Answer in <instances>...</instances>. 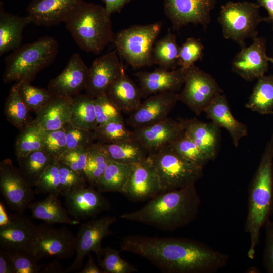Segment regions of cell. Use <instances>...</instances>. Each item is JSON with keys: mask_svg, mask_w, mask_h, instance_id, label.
Masks as SVG:
<instances>
[{"mask_svg": "<svg viewBox=\"0 0 273 273\" xmlns=\"http://www.w3.org/2000/svg\"><path fill=\"white\" fill-rule=\"evenodd\" d=\"M120 250L145 258L165 273H214L229 258L204 243L178 237L127 236Z\"/></svg>", "mask_w": 273, "mask_h": 273, "instance_id": "1", "label": "cell"}, {"mask_svg": "<svg viewBox=\"0 0 273 273\" xmlns=\"http://www.w3.org/2000/svg\"><path fill=\"white\" fill-rule=\"evenodd\" d=\"M195 184L161 192L140 209L121 218L168 231L185 226L197 218L201 204Z\"/></svg>", "mask_w": 273, "mask_h": 273, "instance_id": "2", "label": "cell"}, {"mask_svg": "<svg viewBox=\"0 0 273 273\" xmlns=\"http://www.w3.org/2000/svg\"><path fill=\"white\" fill-rule=\"evenodd\" d=\"M273 211V132L251 181L245 231L250 236L248 257L253 259L261 228Z\"/></svg>", "mask_w": 273, "mask_h": 273, "instance_id": "3", "label": "cell"}, {"mask_svg": "<svg viewBox=\"0 0 273 273\" xmlns=\"http://www.w3.org/2000/svg\"><path fill=\"white\" fill-rule=\"evenodd\" d=\"M65 23L78 46L87 52L99 54L108 44L114 42L110 16L101 5L81 1Z\"/></svg>", "mask_w": 273, "mask_h": 273, "instance_id": "4", "label": "cell"}, {"mask_svg": "<svg viewBox=\"0 0 273 273\" xmlns=\"http://www.w3.org/2000/svg\"><path fill=\"white\" fill-rule=\"evenodd\" d=\"M58 52V43L50 36L20 46L5 58L3 81L31 82L37 73L54 62Z\"/></svg>", "mask_w": 273, "mask_h": 273, "instance_id": "5", "label": "cell"}, {"mask_svg": "<svg viewBox=\"0 0 273 273\" xmlns=\"http://www.w3.org/2000/svg\"><path fill=\"white\" fill-rule=\"evenodd\" d=\"M161 28V22H157L119 31L113 42L117 53L134 69L153 65V47Z\"/></svg>", "mask_w": 273, "mask_h": 273, "instance_id": "6", "label": "cell"}, {"mask_svg": "<svg viewBox=\"0 0 273 273\" xmlns=\"http://www.w3.org/2000/svg\"><path fill=\"white\" fill-rule=\"evenodd\" d=\"M148 156L159 176L162 192L194 184L203 175V167L184 158L170 145L149 153Z\"/></svg>", "mask_w": 273, "mask_h": 273, "instance_id": "7", "label": "cell"}, {"mask_svg": "<svg viewBox=\"0 0 273 273\" xmlns=\"http://www.w3.org/2000/svg\"><path fill=\"white\" fill-rule=\"evenodd\" d=\"M259 8L257 3L247 1H230L221 6L217 20L223 37L242 48L246 46V39L257 37L258 25L267 21L266 18L260 15Z\"/></svg>", "mask_w": 273, "mask_h": 273, "instance_id": "8", "label": "cell"}, {"mask_svg": "<svg viewBox=\"0 0 273 273\" xmlns=\"http://www.w3.org/2000/svg\"><path fill=\"white\" fill-rule=\"evenodd\" d=\"M184 84L179 92V101L199 115L223 90L210 74L195 65L184 69Z\"/></svg>", "mask_w": 273, "mask_h": 273, "instance_id": "9", "label": "cell"}, {"mask_svg": "<svg viewBox=\"0 0 273 273\" xmlns=\"http://www.w3.org/2000/svg\"><path fill=\"white\" fill-rule=\"evenodd\" d=\"M116 221L113 216L93 218L79 227L75 240V258L65 270L71 272L81 268L84 258L91 252L96 254L98 260L101 259L103 249L102 241L112 234L110 227Z\"/></svg>", "mask_w": 273, "mask_h": 273, "instance_id": "10", "label": "cell"}, {"mask_svg": "<svg viewBox=\"0 0 273 273\" xmlns=\"http://www.w3.org/2000/svg\"><path fill=\"white\" fill-rule=\"evenodd\" d=\"M25 180L19 168L10 159L0 163V192L9 207L23 214L34 199V190Z\"/></svg>", "mask_w": 273, "mask_h": 273, "instance_id": "11", "label": "cell"}, {"mask_svg": "<svg viewBox=\"0 0 273 273\" xmlns=\"http://www.w3.org/2000/svg\"><path fill=\"white\" fill-rule=\"evenodd\" d=\"M44 223L38 226L31 253L39 260L53 257L66 259L75 253V237L68 228H54Z\"/></svg>", "mask_w": 273, "mask_h": 273, "instance_id": "12", "label": "cell"}, {"mask_svg": "<svg viewBox=\"0 0 273 273\" xmlns=\"http://www.w3.org/2000/svg\"><path fill=\"white\" fill-rule=\"evenodd\" d=\"M215 3L216 0H164V10L175 30L189 24L206 29Z\"/></svg>", "mask_w": 273, "mask_h": 273, "instance_id": "13", "label": "cell"}, {"mask_svg": "<svg viewBox=\"0 0 273 273\" xmlns=\"http://www.w3.org/2000/svg\"><path fill=\"white\" fill-rule=\"evenodd\" d=\"M161 192L159 176L148 156L144 160L133 164L121 193L131 201H141L150 199Z\"/></svg>", "mask_w": 273, "mask_h": 273, "instance_id": "14", "label": "cell"}, {"mask_svg": "<svg viewBox=\"0 0 273 273\" xmlns=\"http://www.w3.org/2000/svg\"><path fill=\"white\" fill-rule=\"evenodd\" d=\"M252 44L241 48L232 62V71L247 81H253L265 74L268 69L266 41L254 38Z\"/></svg>", "mask_w": 273, "mask_h": 273, "instance_id": "15", "label": "cell"}, {"mask_svg": "<svg viewBox=\"0 0 273 273\" xmlns=\"http://www.w3.org/2000/svg\"><path fill=\"white\" fill-rule=\"evenodd\" d=\"M63 196L69 215L78 221L95 218L100 213L110 208L108 200L91 185L69 192Z\"/></svg>", "mask_w": 273, "mask_h": 273, "instance_id": "16", "label": "cell"}, {"mask_svg": "<svg viewBox=\"0 0 273 273\" xmlns=\"http://www.w3.org/2000/svg\"><path fill=\"white\" fill-rule=\"evenodd\" d=\"M179 101V93L162 92L151 95L130 114L127 124L133 129L163 120Z\"/></svg>", "mask_w": 273, "mask_h": 273, "instance_id": "17", "label": "cell"}, {"mask_svg": "<svg viewBox=\"0 0 273 273\" xmlns=\"http://www.w3.org/2000/svg\"><path fill=\"white\" fill-rule=\"evenodd\" d=\"M38 226L23 214L10 215L8 223L0 226V248L8 251L31 253Z\"/></svg>", "mask_w": 273, "mask_h": 273, "instance_id": "18", "label": "cell"}, {"mask_svg": "<svg viewBox=\"0 0 273 273\" xmlns=\"http://www.w3.org/2000/svg\"><path fill=\"white\" fill-rule=\"evenodd\" d=\"M124 74L116 50L96 58L89 68L86 94L94 98L105 94L108 87Z\"/></svg>", "mask_w": 273, "mask_h": 273, "instance_id": "19", "label": "cell"}, {"mask_svg": "<svg viewBox=\"0 0 273 273\" xmlns=\"http://www.w3.org/2000/svg\"><path fill=\"white\" fill-rule=\"evenodd\" d=\"M88 71L80 54L75 53L61 73L50 80L47 89L54 96L72 98L85 90Z\"/></svg>", "mask_w": 273, "mask_h": 273, "instance_id": "20", "label": "cell"}, {"mask_svg": "<svg viewBox=\"0 0 273 273\" xmlns=\"http://www.w3.org/2000/svg\"><path fill=\"white\" fill-rule=\"evenodd\" d=\"M135 139L148 153L170 145L185 135L181 122L167 117L150 125L133 129Z\"/></svg>", "mask_w": 273, "mask_h": 273, "instance_id": "21", "label": "cell"}, {"mask_svg": "<svg viewBox=\"0 0 273 273\" xmlns=\"http://www.w3.org/2000/svg\"><path fill=\"white\" fill-rule=\"evenodd\" d=\"M143 98L162 92L179 93L184 84V69L179 67L169 70L159 67L151 72L135 73Z\"/></svg>", "mask_w": 273, "mask_h": 273, "instance_id": "22", "label": "cell"}, {"mask_svg": "<svg viewBox=\"0 0 273 273\" xmlns=\"http://www.w3.org/2000/svg\"><path fill=\"white\" fill-rule=\"evenodd\" d=\"M82 0H32L27 15L31 23L51 27L66 20L69 14Z\"/></svg>", "mask_w": 273, "mask_h": 273, "instance_id": "23", "label": "cell"}, {"mask_svg": "<svg viewBox=\"0 0 273 273\" xmlns=\"http://www.w3.org/2000/svg\"><path fill=\"white\" fill-rule=\"evenodd\" d=\"M204 112L207 117L220 128L226 129L232 138L233 145L237 147L240 140L248 133L247 126L233 115L226 96L217 95Z\"/></svg>", "mask_w": 273, "mask_h": 273, "instance_id": "24", "label": "cell"}, {"mask_svg": "<svg viewBox=\"0 0 273 273\" xmlns=\"http://www.w3.org/2000/svg\"><path fill=\"white\" fill-rule=\"evenodd\" d=\"M185 135L190 139L211 160L216 157L220 142V127L214 122L196 118L179 119Z\"/></svg>", "mask_w": 273, "mask_h": 273, "instance_id": "25", "label": "cell"}, {"mask_svg": "<svg viewBox=\"0 0 273 273\" xmlns=\"http://www.w3.org/2000/svg\"><path fill=\"white\" fill-rule=\"evenodd\" d=\"M72 98L54 96L38 112L31 123L44 130L64 127L69 122Z\"/></svg>", "mask_w": 273, "mask_h": 273, "instance_id": "26", "label": "cell"}, {"mask_svg": "<svg viewBox=\"0 0 273 273\" xmlns=\"http://www.w3.org/2000/svg\"><path fill=\"white\" fill-rule=\"evenodd\" d=\"M105 94L121 112L130 114L139 108L143 97L140 87L126 74L116 79Z\"/></svg>", "mask_w": 273, "mask_h": 273, "instance_id": "27", "label": "cell"}, {"mask_svg": "<svg viewBox=\"0 0 273 273\" xmlns=\"http://www.w3.org/2000/svg\"><path fill=\"white\" fill-rule=\"evenodd\" d=\"M31 22L28 17L20 16L6 12L0 6V55L13 51L21 46L25 27Z\"/></svg>", "mask_w": 273, "mask_h": 273, "instance_id": "28", "label": "cell"}, {"mask_svg": "<svg viewBox=\"0 0 273 273\" xmlns=\"http://www.w3.org/2000/svg\"><path fill=\"white\" fill-rule=\"evenodd\" d=\"M58 197L53 194H48L42 200L30 203L28 209L31 210L32 217L50 225L56 223L79 224V221L69 217L68 212L66 208L63 207Z\"/></svg>", "mask_w": 273, "mask_h": 273, "instance_id": "29", "label": "cell"}, {"mask_svg": "<svg viewBox=\"0 0 273 273\" xmlns=\"http://www.w3.org/2000/svg\"><path fill=\"white\" fill-rule=\"evenodd\" d=\"M98 143L111 161L120 163L134 164L139 163L144 160L149 154L136 140L111 144Z\"/></svg>", "mask_w": 273, "mask_h": 273, "instance_id": "30", "label": "cell"}, {"mask_svg": "<svg viewBox=\"0 0 273 273\" xmlns=\"http://www.w3.org/2000/svg\"><path fill=\"white\" fill-rule=\"evenodd\" d=\"M69 123L73 126L93 130L98 125L94 98L86 94L72 97Z\"/></svg>", "mask_w": 273, "mask_h": 273, "instance_id": "31", "label": "cell"}, {"mask_svg": "<svg viewBox=\"0 0 273 273\" xmlns=\"http://www.w3.org/2000/svg\"><path fill=\"white\" fill-rule=\"evenodd\" d=\"M257 80L245 107L261 115L273 114V74Z\"/></svg>", "mask_w": 273, "mask_h": 273, "instance_id": "32", "label": "cell"}, {"mask_svg": "<svg viewBox=\"0 0 273 273\" xmlns=\"http://www.w3.org/2000/svg\"><path fill=\"white\" fill-rule=\"evenodd\" d=\"M17 160L23 176L32 187H35L46 169L57 161L44 150L33 152Z\"/></svg>", "mask_w": 273, "mask_h": 273, "instance_id": "33", "label": "cell"}, {"mask_svg": "<svg viewBox=\"0 0 273 273\" xmlns=\"http://www.w3.org/2000/svg\"><path fill=\"white\" fill-rule=\"evenodd\" d=\"M133 165L111 161L95 187L102 193H121L131 173Z\"/></svg>", "mask_w": 273, "mask_h": 273, "instance_id": "34", "label": "cell"}, {"mask_svg": "<svg viewBox=\"0 0 273 273\" xmlns=\"http://www.w3.org/2000/svg\"><path fill=\"white\" fill-rule=\"evenodd\" d=\"M179 50L175 35L169 31L154 44L152 53L153 64L169 70L177 68Z\"/></svg>", "mask_w": 273, "mask_h": 273, "instance_id": "35", "label": "cell"}, {"mask_svg": "<svg viewBox=\"0 0 273 273\" xmlns=\"http://www.w3.org/2000/svg\"><path fill=\"white\" fill-rule=\"evenodd\" d=\"M4 111L8 121L20 131L32 121L29 116L30 111L22 100L15 84L11 87L6 99Z\"/></svg>", "mask_w": 273, "mask_h": 273, "instance_id": "36", "label": "cell"}, {"mask_svg": "<svg viewBox=\"0 0 273 273\" xmlns=\"http://www.w3.org/2000/svg\"><path fill=\"white\" fill-rule=\"evenodd\" d=\"M93 131L95 140L101 144L135 140L133 131L126 127L123 117L98 125Z\"/></svg>", "mask_w": 273, "mask_h": 273, "instance_id": "37", "label": "cell"}, {"mask_svg": "<svg viewBox=\"0 0 273 273\" xmlns=\"http://www.w3.org/2000/svg\"><path fill=\"white\" fill-rule=\"evenodd\" d=\"M44 135L43 129L31 123L20 130L15 145L17 159L33 152L43 150Z\"/></svg>", "mask_w": 273, "mask_h": 273, "instance_id": "38", "label": "cell"}, {"mask_svg": "<svg viewBox=\"0 0 273 273\" xmlns=\"http://www.w3.org/2000/svg\"><path fill=\"white\" fill-rule=\"evenodd\" d=\"M20 96L30 112L36 113L54 97L48 89L32 85L30 82L15 83Z\"/></svg>", "mask_w": 273, "mask_h": 273, "instance_id": "39", "label": "cell"}, {"mask_svg": "<svg viewBox=\"0 0 273 273\" xmlns=\"http://www.w3.org/2000/svg\"><path fill=\"white\" fill-rule=\"evenodd\" d=\"M111 161L97 142L89 147L85 174L89 185L95 186Z\"/></svg>", "mask_w": 273, "mask_h": 273, "instance_id": "40", "label": "cell"}, {"mask_svg": "<svg viewBox=\"0 0 273 273\" xmlns=\"http://www.w3.org/2000/svg\"><path fill=\"white\" fill-rule=\"evenodd\" d=\"M120 250L109 246L103 249V258L98 260L99 266L105 273H132L138 270L136 267L123 259Z\"/></svg>", "mask_w": 273, "mask_h": 273, "instance_id": "41", "label": "cell"}, {"mask_svg": "<svg viewBox=\"0 0 273 273\" xmlns=\"http://www.w3.org/2000/svg\"><path fill=\"white\" fill-rule=\"evenodd\" d=\"M170 146L184 158L203 167L211 160L206 154L185 135Z\"/></svg>", "mask_w": 273, "mask_h": 273, "instance_id": "42", "label": "cell"}, {"mask_svg": "<svg viewBox=\"0 0 273 273\" xmlns=\"http://www.w3.org/2000/svg\"><path fill=\"white\" fill-rule=\"evenodd\" d=\"M6 251V250H5ZM10 260L14 273H40L42 264L32 253L6 251Z\"/></svg>", "mask_w": 273, "mask_h": 273, "instance_id": "43", "label": "cell"}, {"mask_svg": "<svg viewBox=\"0 0 273 273\" xmlns=\"http://www.w3.org/2000/svg\"><path fill=\"white\" fill-rule=\"evenodd\" d=\"M59 163L55 161L51 164L39 177L35 186L36 194H48L60 195Z\"/></svg>", "mask_w": 273, "mask_h": 273, "instance_id": "44", "label": "cell"}, {"mask_svg": "<svg viewBox=\"0 0 273 273\" xmlns=\"http://www.w3.org/2000/svg\"><path fill=\"white\" fill-rule=\"evenodd\" d=\"M204 46L201 42L194 37H188L179 47V67L186 69L201 60L203 56Z\"/></svg>", "mask_w": 273, "mask_h": 273, "instance_id": "45", "label": "cell"}, {"mask_svg": "<svg viewBox=\"0 0 273 273\" xmlns=\"http://www.w3.org/2000/svg\"><path fill=\"white\" fill-rule=\"evenodd\" d=\"M59 163L60 194H66L87 186L86 178L68 166Z\"/></svg>", "mask_w": 273, "mask_h": 273, "instance_id": "46", "label": "cell"}, {"mask_svg": "<svg viewBox=\"0 0 273 273\" xmlns=\"http://www.w3.org/2000/svg\"><path fill=\"white\" fill-rule=\"evenodd\" d=\"M43 150L58 161L67 150V140L64 127L54 130H44Z\"/></svg>", "mask_w": 273, "mask_h": 273, "instance_id": "47", "label": "cell"}, {"mask_svg": "<svg viewBox=\"0 0 273 273\" xmlns=\"http://www.w3.org/2000/svg\"><path fill=\"white\" fill-rule=\"evenodd\" d=\"M64 127L66 131L67 150L89 147L95 140L93 130L76 127L69 122Z\"/></svg>", "mask_w": 273, "mask_h": 273, "instance_id": "48", "label": "cell"}, {"mask_svg": "<svg viewBox=\"0 0 273 273\" xmlns=\"http://www.w3.org/2000/svg\"><path fill=\"white\" fill-rule=\"evenodd\" d=\"M88 148H79L67 150L60 156L58 161L68 166L86 178L85 169Z\"/></svg>", "mask_w": 273, "mask_h": 273, "instance_id": "49", "label": "cell"}, {"mask_svg": "<svg viewBox=\"0 0 273 273\" xmlns=\"http://www.w3.org/2000/svg\"><path fill=\"white\" fill-rule=\"evenodd\" d=\"M98 125L122 118L121 111L106 94L94 98Z\"/></svg>", "mask_w": 273, "mask_h": 273, "instance_id": "50", "label": "cell"}, {"mask_svg": "<svg viewBox=\"0 0 273 273\" xmlns=\"http://www.w3.org/2000/svg\"><path fill=\"white\" fill-rule=\"evenodd\" d=\"M264 226L265 237L263 265L267 272L273 273V221L269 218Z\"/></svg>", "mask_w": 273, "mask_h": 273, "instance_id": "51", "label": "cell"}, {"mask_svg": "<svg viewBox=\"0 0 273 273\" xmlns=\"http://www.w3.org/2000/svg\"><path fill=\"white\" fill-rule=\"evenodd\" d=\"M105 4L104 6L107 14L111 16L115 12H120L124 6L130 0H102Z\"/></svg>", "mask_w": 273, "mask_h": 273, "instance_id": "52", "label": "cell"}, {"mask_svg": "<svg viewBox=\"0 0 273 273\" xmlns=\"http://www.w3.org/2000/svg\"><path fill=\"white\" fill-rule=\"evenodd\" d=\"M0 273H14L7 252L2 249H0Z\"/></svg>", "mask_w": 273, "mask_h": 273, "instance_id": "53", "label": "cell"}, {"mask_svg": "<svg viewBox=\"0 0 273 273\" xmlns=\"http://www.w3.org/2000/svg\"><path fill=\"white\" fill-rule=\"evenodd\" d=\"M62 265L56 260L42 264L40 273H65Z\"/></svg>", "mask_w": 273, "mask_h": 273, "instance_id": "54", "label": "cell"}, {"mask_svg": "<svg viewBox=\"0 0 273 273\" xmlns=\"http://www.w3.org/2000/svg\"><path fill=\"white\" fill-rule=\"evenodd\" d=\"M79 273H105L104 271L99 267L94 262V259L89 254L88 255V261Z\"/></svg>", "mask_w": 273, "mask_h": 273, "instance_id": "55", "label": "cell"}, {"mask_svg": "<svg viewBox=\"0 0 273 273\" xmlns=\"http://www.w3.org/2000/svg\"><path fill=\"white\" fill-rule=\"evenodd\" d=\"M257 4L267 11L268 17L266 18L267 21L270 22L273 27V0H257Z\"/></svg>", "mask_w": 273, "mask_h": 273, "instance_id": "56", "label": "cell"}, {"mask_svg": "<svg viewBox=\"0 0 273 273\" xmlns=\"http://www.w3.org/2000/svg\"><path fill=\"white\" fill-rule=\"evenodd\" d=\"M10 219V215L7 213L3 203L0 202V226L6 225Z\"/></svg>", "mask_w": 273, "mask_h": 273, "instance_id": "57", "label": "cell"}, {"mask_svg": "<svg viewBox=\"0 0 273 273\" xmlns=\"http://www.w3.org/2000/svg\"><path fill=\"white\" fill-rule=\"evenodd\" d=\"M268 60L269 62L272 63L273 64V58L272 57H268Z\"/></svg>", "mask_w": 273, "mask_h": 273, "instance_id": "58", "label": "cell"}]
</instances>
